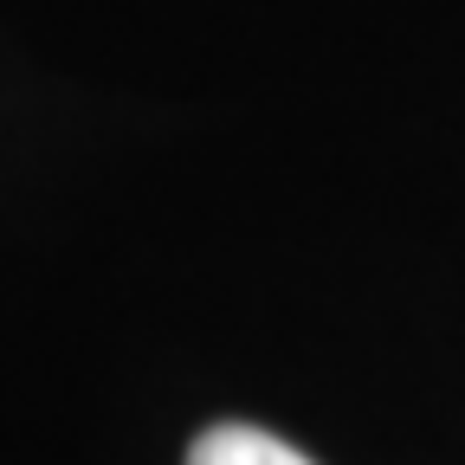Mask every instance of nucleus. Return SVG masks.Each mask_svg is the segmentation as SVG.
Returning a JSON list of instances; mask_svg holds the SVG:
<instances>
[{"label":"nucleus","instance_id":"nucleus-1","mask_svg":"<svg viewBox=\"0 0 465 465\" xmlns=\"http://www.w3.org/2000/svg\"><path fill=\"white\" fill-rule=\"evenodd\" d=\"M188 465H311L298 446H284V440H272L265 427H207L201 440H194V452H188Z\"/></svg>","mask_w":465,"mask_h":465}]
</instances>
